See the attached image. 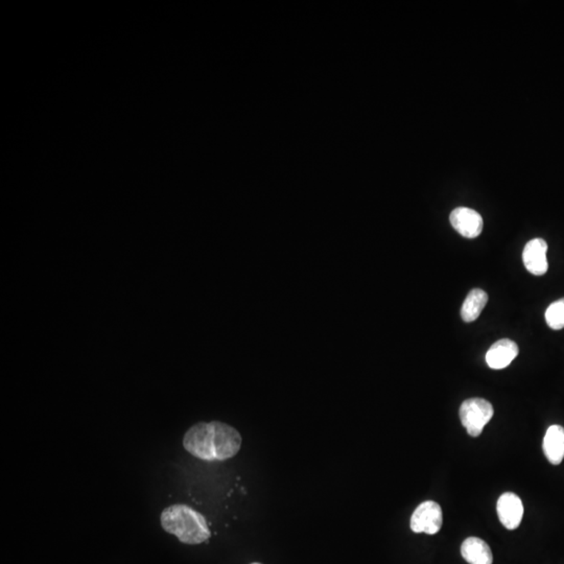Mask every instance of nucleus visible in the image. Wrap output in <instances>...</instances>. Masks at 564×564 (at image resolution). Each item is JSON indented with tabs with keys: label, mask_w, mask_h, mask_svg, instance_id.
<instances>
[{
	"label": "nucleus",
	"mask_w": 564,
	"mask_h": 564,
	"mask_svg": "<svg viewBox=\"0 0 564 564\" xmlns=\"http://www.w3.org/2000/svg\"><path fill=\"white\" fill-rule=\"evenodd\" d=\"M242 441V436L233 426L220 421L200 422L186 431L183 446L198 459L221 462L237 456Z\"/></svg>",
	"instance_id": "nucleus-1"
},
{
	"label": "nucleus",
	"mask_w": 564,
	"mask_h": 564,
	"mask_svg": "<svg viewBox=\"0 0 564 564\" xmlns=\"http://www.w3.org/2000/svg\"><path fill=\"white\" fill-rule=\"evenodd\" d=\"M161 527L185 545H200L211 536L206 518L190 506L175 504L165 508L160 516Z\"/></svg>",
	"instance_id": "nucleus-2"
},
{
	"label": "nucleus",
	"mask_w": 564,
	"mask_h": 564,
	"mask_svg": "<svg viewBox=\"0 0 564 564\" xmlns=\"http://www.w3.org/2000/svg\"><path fill=\"white\" fill-rule=\"evenodd\" d=\"M493 414L492 404L483 399H467L460 408L461 422L471 437H478L482 434Z\"/></svg>",
	"instance_id": "nucleus-3"
},
{
	"label": "nucleus",
	"mask_w": 564,
	"mask_h": 564,
	"mask_svg": "<svg viewBox=\"0 0 564 564\" xmlns=\"http://www.w3.org/2000/svg\"><path fill=\"white\" fill-rule=\"evenodd\" d=\"M443 523L441 507L433 501H426L416 508L411 518V529L415 533H438Z\"/></svg>",
	"instance_id": "nucleus-4"
},
{
	"label": "nucleus",
	"mask_w": 564,
	"mask_h": 564,
	"mask_svg": "<svg viewBox=\"0 0 564 564\" xmlns=\"http://www.w3.org/2000/svg\"><path fill=\"white\" fill-rule=\"evenodd\" d=\"M496 510L506 529L516 530L520 527L523 516V506L520 496L512 492H506L498 498Z\"/></svg>",
	"instance_id": "nucleus-5"
},
{
	"label": "nucleus",
	"mask_w": 564,
	"mask_h": 564,
	"mask_svg": "<svg viewBox=\"0 0 564 564\" xmlns=\"http://www.w3.org/2000/svg\"><path fill=\"white\" fill-rule=\"evenodd\" d=\"M449 221L453 228L462 237L475 238L483 230V219L480 213L471 208H456L449 215Z\"/></svg>",
	"instance_id": "nucleus-6"
},
{
	"label": "nucleus",
	"mask_w": 564,
	"mask_h": 564,
	"mask_svg": "<svg viewBox=\"0 0 564 564\" xmlns=\"http://www.w3.org/2000/svg\"><path fill=\"white\" fill-rule=\"evenodd\" d=\"M548 244L543 238H534L525 246L523 260L525 269L533 275L541 276L547 273L549 264L547 260Z\"/></svg>",
	"instance_id": "nucleus-7"
},
{
	"label": "nucleus",
	"mask_w": 564,
	"mask_h": 564,
	"mask_svg": "<svg viewBox=\"0 0 564 564\" xmlns=\"http://www.w3.org/2000/svg\"><path fill=\"white\" fill-rule=\"evenodd\" d=\"M518 344L509 339H503L494 343L486 354V362L492 369H504L518 356Z\"/></svg>",
	"instance_id": "nucleus-8"
},
{
	"label": "nucleus",
	"mask_w": 564,
	"mask_h": 564,
	"mask_svg": "<svg viewBox=\"0 0 564 564\" xmlns=\"http://www.w3.org/2000/svg\"><path fill=\"white\" fill-rule=\"evenodd\" d=\"M461 554L469 564H492L493 555L488 545L478 537L465 539L461 547Z\"/></svg>",
	"instance_id": "nucleus-9"
},
{
	"label": "nucleus",
	"mask_w": 564,
	"mask_h": 564,
	"mask_svg": "<svg viewBox=\"0 0 564 564\" xmlns=\"http://www.w3.org/2000/svg\"><path fill=\"white\" fill-rule=\"evenodd\" d=\"M543 453L550 464L559 465L564 458V428L550 426L543 439Z\"/></svg>",
	"instance_id": "nucleus-10"
},
{
	"label": "nucleus",
	"mask_w": 564,
	"mask_h": 564,
	"mask_svg": "<svg viewBox=\"0 0 564 564\" xmlns=\"http://www.w3.org/2000/svg\"><path fill=\"white\" fill-rule=\"evenodd\" d=\"M488 302V295L481 289H473L467 295L461 309V317L464 322L476 321Z\"/></svg>",
	"instance_id": "nucleus-11"
},
{
	"label": "nucleus",
	"mask_w": 564,
	"mask_h": 564,
	"mask_svg": "<svg viewBox=\"0 0 564 564\" xmlns=\"http://www.w3.org/2000/svg\"><path fill=\"white\" fill-rule=\"evenodd\" d=\"M545 321L552 329L564 328V298L555 301L545 312Z\"/></svg>",
	"instance_id": "nucleus-12"
},
{
	"label": "nucleus",
	"mask_w": 564,
	"mask_h": 564,
	"mask_svg": "<svg viewBox=\"0 0 564 564\" xmlns=\"http://www.w3.org/2000/svg\"><path fill=\"white\" fill-rule=\"evenodd\" d=\"M251 564H260V563H251Z\"/></svg>",
	"instance_id": "nucleus-13"
}]
</instances>
